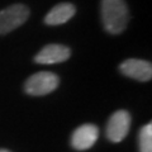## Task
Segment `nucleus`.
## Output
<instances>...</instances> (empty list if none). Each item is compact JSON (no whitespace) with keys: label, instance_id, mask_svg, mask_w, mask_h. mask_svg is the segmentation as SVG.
Wrapping results in <instances>:
<instances>
[{"label":"nucleus","instance_id":"1","mask_svg":"<svg viewBox=\"0 0 152 152\" xmlns=\"http://www.w3.org/2000/svg\"><path fill=\"white\" fill-rule=\"evenodd\" d=\"M100 14L104 29L110 34H119L127 28L129 10L126 0H102Z\"/></svg>","mask_w":152,"mask_h":152},{"label":"nucleus","instance_id":"2","mask_svg":"<svg viewBox=\"0 0 152 152\" xmlns=\"http://www.w3.org/2000/svg\"><path fill=\"white\" fill-rule=\"evenodd\" d=\"M60 84L58 76L50 71H41L32 75L24 84V90L27 94L33 96H43L55 91Z\"/></svg>","mask_w":152,"mask_h":152},{"label":"nucleus","instance_id":"3","mask_svg":"<svg viewBox=\"0 0 152 152\" xmlns=\"http://www.w3.org/2000/svg\"><path fill=\"white\" fill-rule=\"evenodd\" d=\"M29 18V8L24 4H13L0 10V34L10 33L23 26Z\"/></svg>","mask_w":152,"mask_h":152},{"label":"nucleus","instance_id":"4","mask_svg":"<svg viewBox=\"0 0 152 152\" xmlns=\"http://www.w3.org/2000/svg\"><path fill=\"white\" fill-rule=\"evenodd\" d=\"M131 127V115L127 110H117L109 118L107 126V137L110 142L118 143L126 138Z\"/></svg>","mask_w":152,"mask_h":152},{"label":"nucleus","instance_id":"5","mask_svg":"<svg viewBox=\"0 0 152 152\" xmlns=\"http://www.w3.org/2000/svg\"><path fill=\"white\" fill-rule=\"evenodd\" d=\"M121 72L137 81H150L152 77V65L148 61L138 58H128L119 66Z\"/></svg>","mask_w":152,"mask_h":152},{"label":"nucleus","instance_id":"6","mask_svg":"<svg viewBox=\"0 0 152 152\" xmlns=\"http://www.w3.org/2000/svg\"><path fill=\"white\" fill-rule=\"evenodd\" d=\"M71 50L64 45H47L34 57V62L41 65H55L69 60Z\"/></svg>","mask_w":152,"mask_h":152},{"label":"nucleus","instance_id":"7","mask_svg":"<svg viewBox=\"0 0 152 152\" xmlns=\"http://www.w3.org/2000/svg\"><path fill=\"white\" fill-rule=\"evenodd\" d=\"M99 137V129L94 124H83L79 128H76L71 137V145L75 150L85 151L89 150L95 145Z\"/></svg>","mask_w":152,"mask_h":152},{"label":"nucleus","instance_id":"8","mask_svg":"<svg viewBox=\"0 0 152 152\" xmlns=\"http://www.w3.org/2000/svg\"><path fill=\"white\" fill-rule=\"evenodd\" d=\"M76 8L71 3H60L46 14L45 23L47 26H60L69 22L75 15Z\"/></svg>","mask_w":152,"mask_h":152},{"label":"nucleus","instance_id":"9","mask_svg":"<svg viewBox=\"0 0 152 152\" xmlns=\"http://www.w3.org/2000/svg\"><path fill=\"white\" fill-rule=\"evenodd\" d=\"M140 152H152V124L148 123L142 127L138 136Z\"/></svg>","mask_w":152,"mask_h":152},{"label":"nucleus","instance_id":"10","mask_svg":"<svg viewBox=\"0 0 152 152\" xmlns=\"http://www.w3.org/2000/svg\"><path fill=\"white\" fill-rule=\"evenodd\" d=\"M0 152H10V151H8V150H0Z\"/></svg>","mask_w":152,"mask_h":152}]
</instances>
